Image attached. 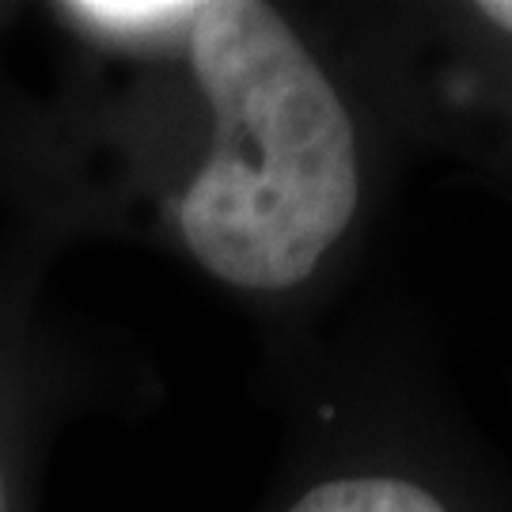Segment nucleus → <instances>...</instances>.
Segmentation results:
<instances>
[{
  "instance_id": "1",
  "label": "nucleus",
  "mask_w": 512,
  "mask_h": 512,
  "mask_svg": "<svg viewBox=\"0 0 512 512\" xmlns=\"http://www.w3.org/2000/svg\"><path fill=\"white\" fill-rule=\"evenodd\" d=\"M179 50L209 110V148L171 194V228L224 285L293 289L357 213L349 110L293 27L258 0H198Z\"/></svg>"
},
{
  "instance_id": "2",
  "label": "nucleus",
  "mask_w": 512,
  "mask_h": 512,
  "mask_svg": "<svg viewBox=\"0 0 512 512\" xmlns=\"http://www.w3.org/2000/svg\"><path fill=\"white\" fill-rule=\"evenodd\" d=\"M16 277L0 262V512H23V459H19V440H23V372H19V323L23 300H19Z\"/></svg>"
},
{
  "instance_id": "3",
  "label": "nucleus",
  "mask_w": 512,
  "mask_h": 512,
  "mask_svg": "<svg viewBox=\"0 0 512 512\" xmlns=\"http://www.w3.org/2000/svg\"><path fill=\"white\" fill-rule=\"evenodd\" d=\"M289 512H444V505L414 482L365 475L323 482L300 497Z\"/></svg>"
},
{
  "instance_id": "4",
  "label": "nucleus",
  "mask_w": 512,
  "mask_h": 512,
  "mask_svg": "<svg viewBox=\"0 0 512 512\" xmlns=\"http://www.w3.org/2000/svg\"><path fill=\"white\" fill-rule=\"evenodd\" d=\"M482 16L494 19V23H501V27H509L512 31V0H505V4H497V0L482 4Z\"/></svg>"
},
{
  "instance_id": "5",
  "label": "nucleus",
  "mask_w": 512,
  "mask_h": 512,
  "mask_svg": "<svg viewBox=\"0 0 512 512\" xmlns=\"http://www.w3.org/2000/svg\"><path fill=\"white\" fill-rule=\"evenodd\" d=\"M0 19H4V8H0Z\"/></svg>"
}]
</instances>
